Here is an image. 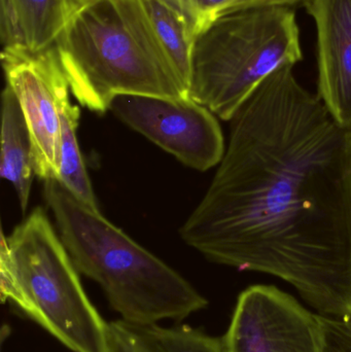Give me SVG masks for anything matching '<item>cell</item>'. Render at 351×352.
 <instances>
[{"mask_svg": "<svg viewBox=\"0 0 351 352\" xmlns=\"http://www.w3.org/2000/svg\"><path fill=\"white\" fill-rule=\"evenodd\" d=\"M224 158L181 229L214 264L292 285L351 322V131L297 80L268 76L231 120Z\"/></svg>", "mask_w": 351, "mask_h": 352, "instance_id": "cell-1", "label": "cell"}, {"mask_svg": "<svg viewBox=\"0 0 351 352\" xmlns=\"http://www.w3.org/2000/svg\"><path fill=\"white\" fill-rule=\"evenodd\" d=\"M45 201L78 272L100 285L121 320H183L208 301L187 279L80 202L57 179L45 180Z\"/></svg>", "mask_w": 351, "mask_h": 352, "instance_id": "cell-3", "label": "cell"}, {"mask_svg": "<svg viewBox=\"0 0 351 352\" xmlns=\"http://www.w3.org/2000/svg\"><path fill=\"white\" fill-rule=\"evenodd\" d=\"M282 1L286 2L288 6H293V4L297 3V2L301 1V0H282Z\"/></svg>", "mask_w": 351, "mask_h": 352, "instance_id": "cell-17", "label": "cell"}, {"mask_svg": "<svg viewBox=\"0 0 351 352\" xmlns=\"http://www.w3.org/2000/svg\"><path fill=\"white\" fill-rule=\"evenodd\" d=\"M185 21L195 41L214 22L227 14L267 4H286L282 0H163Z\"/></svg>", "mask_w": 351, "mask_h": 352, "instance_id": "cell-15", "label": "cell"}, {"mask_svg": "<svg viewBox=\"0 0 351 352\" xmlns=\"http://www.w3.org/2000/svg\"><path fill=\"white\" fill-rule=\"evenodd\" d=\"M223 338L225 352H325L321 316L275 285L241 292Z\"/></svg>", "mask_w": 351, "mask_h": 352, "instance_id": "cell-8", "label": "cell"}, {"mask_svg": "<svg viewBox=\"0 0 351 352\" xmlns=\"http://www.w3.org/2000/svg\"><path fill=\"white\" fill-rule=\"evenodd\" d=\"M6 86L16 95L32 140L35 175L57 179L61 164V115L71 102L69 82L56 45L31 52L3 47Z\"/></svg>", "mask_w": 351, "mask_h": 352, "instance_id": "cell-6", "label": "cell"}, {"mask_svg": "<svg viewBox=\"0 0 351 352\" xmlns=\"http://www.w3.org/2000/svg\"><path fill=\"white\" fill-rule=\"evenodd\" d=\"M141 2L163 49L189 93L195 39L190 34L183 18L163 0Z\"/></svg>", "mask_w": 351, "mask_h": 352, "instance_id": "cell-13", "label": "cell"}, {"mask_svg": "<svg viewBox=\"0 0 351 352\" xmlns=\"http://www.w3.org/2000/svg\"><path fill=\"white\" fill-rule=\"evenodd\" d=\"M34 175L28 124L16 95L6 86L1 95L0 176L14 186L23 212L28 207Z\"/></svg>", "mask_w": 351, "mask_h": 352, "instance_id": "cell-12", "label": "cell"}, {"mask_svg": "<svg viewBox=\"0 0 351 352\" xmlns=\"http://www.w3.org/2000/svg\"><path fill=\"white\" fill-rule=\"evenodd\" d=\"M70 92L89 111L117 95L190 99L141 0H82L55 43Z\"/></svg>", "mask_w": 351, "mask_h": 352, "instance_id": "cell-2", "label": "cell"}, {"mask_svg": "<svg viewBox=\"0 0 351 352\" xmlns=\"http://www.w3.org/2000/svg\"><path fill=\"white\" fill-rule=\"evenodd\" d=\"M59 234L35 208L0 242V295L72 352H106L107 327Z\"/></svg>", "mask_w": 351, "mask_h": 352, "instance_id": "cell-4", "label": "cell"}, {"mask_svg": "<svg viewBox=\"0 0 351 352\" xmlns=\"http://www.w3.org/2000/svg\"><path fill=\"white\" fill-rule=\"evenodd\" d=\"M80 109L68 103L61 115V164L58 182L65 186L76 198L94 210H99L96 196L87 173L78 140Z\"/></svg>", "mask_w": 351, "mask_h": 352, "instance_id": "cell-14", "label": "cell"}, {"mask_svg": "<svg viewBox=\"0 0 351 352\" xmlns=\"http://www.w3.org/2000/svg\"><path fill=\"white\" fill-rule=\"evenodd\" d=\"M82 0H0L2 47L37 52L55 45Z\"/></svg>", "mask_w": 351, "mask_h": 352, "instance_id": "cell-10", "label": "cell"}, {"mask_svg": "<svg viewBox=\"0 0 351 352\" xmlns=\"http://www.w3.org/2000/svg\"><path fill=\"white\" fill-rule=\"evenodd\" d=\"M317 31V96L351 131V0H304Z\"/></svg>", "mask_w": 351, "mask_h": 352, "instance_id": "cell-9", "label": "cell"}, {"mask_svg": "<svg viewBox=\"0 0 351 352\" xmlns=\"http://www.w3.org/2000/svg\"><path fill=\"white\" fill-rule=\"evenodd\" d=\"M106 352H225L224 338L189 324L109 322Z\"/></svg>", "mask_w": 351, "mask_h": 352, "instance_id": "cell-11", "label": "cell"}, {"mask_svg": "<svg viewBox=\"0 0 351 352\" xmlns=\"http://www.w3.org/2000/svg\"><path fill=\"white\" fill-rule=\"evenodd\" d=\"M109 111L196 170H210L224 158L227 146L218 117L191 98L117 95Z\"/></svg>", "mask_w": 351, "mask_h": 352, "instance_id": "cell-7", "label": "cell"}, {"mask_svg": "<svg viewBox=\"0 0 351 352\" xmlns=\"http://www.w3.org/2000/svg\"><path fill=\"white\" fill-rule=\"evenodd\" d=\"M325 352H351V322L321 316Z\"/></svg>", "mask_w": 351, "mask_h": 352, "instance_id": "cell-16", "label": "cell"}, {"mask_svg": "<svg viewBox=\"0 0 351 352\" xmlns=\"http://www.w3.org/2000/svg\"><path fill=\"white\" fill-rule=\"evenodd\" d=\"M302 59L293 6L267 4L232 12L196 41L190 98L230 122L268 76Z\"/></svg>", "mask_w": 351, "mask_h": 352, "instance_id": "cell-5", "label": "cell"}]
</instances>
